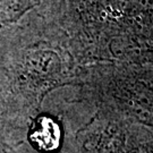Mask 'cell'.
Instances as JSON below:
<instances>
[{
    "mask_svg": "<svg viewBox=\"0 0 153 153\" xmlns=\"http://www.w3.org/2000/svg\"><path fill=\"white\" fill-rule=\"evenodd\" d=\"M60 140L59 126L53 119L42 117L38 120L32 134V141L40 149L53 150L58 146Z\"/></svg>",
    "mask_w": 153,
    "mask_h": 153,
    "instance_id": "cell-1",
    "label": "cell"
}]
</instances>
